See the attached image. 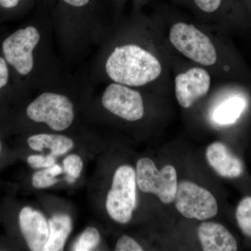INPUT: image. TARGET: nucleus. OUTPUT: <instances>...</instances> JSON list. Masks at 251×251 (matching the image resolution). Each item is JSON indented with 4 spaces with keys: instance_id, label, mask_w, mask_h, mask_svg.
<instances>
[{
    "instance_id": "f257e3e1",
    "label": "nucleus",
    "mask_w": 251,
    "mask_h": 251,
    "mask_svg": "<svg viewBox=\"0 0 251 251\" xmlns=\"http://www.w3.org/2000/svg\"><path fill=\"white\" fill-rule=\"evenodd\" d=\"M105 71L117 83L140 87L161 75V62L151 52L135 44L115 48L105 63Z\"/></svg>"
},
{
    "instance_id": "f03ea898",
    "label": "nucleus",
    "mask_w": 251,
    "mask_h": 251,
    "mask_svg": "<svg viewBox=\"0 0 251 251\" xmlns=\"http://www.w3.org/2000/svg\"><path fill=\"white\" fill-rule=\"evenodd\" d=\"M169 39L176 50L193 62L205 67L217 62V52L212 41L192 24L175 23L170 30Z\"/></svg>"
},
{
    "instance_id": "7ed1b4c3",
    "label": "nucleus",
    "mask_w": 251,
    "mask_h": 251,
    "mask_svg": "<svg viewBox=\"0 0 251 251\" xmlns=\"http://www.w3.org/2000/svg\"><path fill=\"white\" fill-rule=\"evenodd\" d=\"M136 173L129 166L117 168L107 196V211L120 224L129 222L136 205Z\"/></svg>"
},
{
    "instance_id": "20e7f679",
    "label": "nucleus",
    "mask_w": 251,
    "mask_h": 251,
    "mask_svg": "<svg viewBox=\"0 0 251 251\" xmlns=\"http://www.w3.org/2000/svg\"><path fill=\"white\" fill-rule=\"evenodd\" d=\"M27 115L32 121L46 123L52 130L62 131L72 125L74 105L65 96L45 92L28 105Z\"/></svg>"
},
{
    "instance_id": "39448f33",
    "label": "nucleus",
    "mask_w": 251,
    "mask_h": 251,
    "mask_svg": "<svg viewBox=\"0 0 251 251\" xmlns=\"http://www.w3.org/2000/svg\"><path fill=\"white\" fill-rule=\"evenodd\" d=\"M136 182L144 193H152L164 204L175 201L177 188V174L173 166L168 165L158 171L152 160L140 158L137 163Z\"/></svg>"
},
{
    "instance_id": "423d86ee",
    "label": "nucleus",
    "mask_w": 251,
    "mask_h": 251,
    "mask_svg": "<svg viewBox=\"0 0 251 251\" xmlns=\"http://www.w3.org/2000/svg\"><path fill=\"white\" fill-rule=\"evenodd\" d=\"M176 209L186 219L204 221L218 213V203L211 193L195 183H179L175 198Z\"/></svg>"
},
{
    "instance_id": "0eeeda50",
    "label": "nucleus",
    "mask_w": 251,
    "mask_h": 251,
    "mask_svg": "<svg viewBox=\"0 0 251 251\" xmlns=\"http://www.w3.org/2000/svg\"><path fill=\"white\" fill-rule=\"evenodd\" d=\"M40 40V34L35 27L18 29L6 38L2 44L5 59L18 74L26 75L34 67L33 51Z\"/></svg>"
},
{
    "instance_id": "6e6552de",
    "label": "nucleus",
    "mask_w": 251,
    "mask_h": 251,
    "mask_svg": "<svg viewBox=\"0 0 251 251\" xmlns=\"http://www.w3.org/2000/svg\"><path fill=\"white\" fill-rule=\"evenodd\" d=\"M101 101L106 110L127 121L141 120L145 112L139 92L117 82L105 89Z\"/></svg>"
},
{
    "instance_id": "1a4fd4ad",
    "label": "nucleus",
    "mask_w": 251,
    "mask_h": 251,
    "mask_svg": "<svg viewBox=\"0 0 251 251\" xmlns=\"http://www.w3.org/2000/svg\"><path fill=\"white\" fill-rule=\"evenodd\" d=\"M175 82L178 103L183 108H189L208 93L211 77L205 69L194 67L176 75Z\"/></svg>"
},
{
    "instance_id": "9d476101",
    "label": "nucleus",
    "mask_w": 251,
    "mask_h": 251,
    "mask_svg": "<svg viewBox=\"0 0 251 251\" xmlns=\"http://www.w3.org/2000/svg\"><path fill=\"white\" fill-rule=\"evenodd\" d=\"M19 224L30 250H44L50 234L49 222L44 216L39 211L26 206L20 212Z\"/></svg>"
},
{
    "instance_id": "9b49d317",
    "label": "nucleus",
    "mask_w": 251,
    "mask_h": 251,
    "mask_svg": "<svg viewBox=\"0 0 251 251\" xmlns=\"http://www.w3.org/2000/svg\"><path fill=\"white\" fill-rule=\"evenodd\" d=\"M208 163L218 175L225 178H237L244 172V165L224 143L211 144L206 151Z\"/></svg>"
},
{
    "instance_id": "f8f14e48",
    "label": "nucleus",
    "mask_w": 251,
    "mask_h": 251,
    "mask_svg": "<svg viewBox=\"0 0 251 251\" xmlns=\"http://www.w3.org/2000/svg\"><path fill=\"white\" fill-rule=\"evenodd\" d=\"M198 234L204 251H237L235 238L222 225L203 222L198 227Z\"/></svg>"
},
{
    "instance_id": "ddd939ff",
    "label": "nucleus",
    "mask_w": 251,
    "mask_h": 251,
    "mask_svg": "<svg viewBox=\"0 0 251 251\" xmlns=\"http://www.w3.org/2000/svg\"><path fill=\"white\" fill-rule=\"evenodd\" d=\"M49 238L43 251L64 250L68 237L72 232V219L64 214L54 215L49 220Z\"/></svg>"
},
{
    "instance_id": "4468645a",
    "label": "nucleus",
    "mask_w": 251,
    "mask_h": 251,
    "mask_svg": "<svg viewBox=\"0 0 251 251\" xmlns=\"http://www.w3.org/2000/svg\"><path fill=\"white\" fill-rule=\"evenodd\" d=\"M28 145L31 150L41 151L44 149H50V154L54 157L62 156L74 148V143L65 135L38 134L29 137Z\"/></svg>"
},
{
    "instance_id": "2eb2a0df",
    "label": "nucleus",
    "mask_w": 251,
    "mask_h": 251,
    "mask_svg": "<svg viewBox=\"0 0 251 251\" xmlns=\"http://www.w3.org/2000/svg\"><path fill=\"white\" fill-rule=\"evenodd\" d=\"M245 108L246 102L242 97H232L216 109L213 118L219 125H231L240 117Z\"/></svg>"
},
{
    "instance_id": "dca6fc26",
    "label": "nucleus",
    "mask_w": 251,
    "mask_h": 251,
    "mask_svg": "<svg viewBox=\"0 0 251 251\" xmlns=\"http://www.w3.org/2000/svg\"><path fill=\"white\" fill-rule=\"evenodd\" d=\"M62 173V168L59 165H52L44 171L34 173L32 176V185L36 188L50 187L58 182L59 179L55 177Z\"/></svg>"
},
{
    "instance_id": "f3484780",
    "label": "nucleus",
    "mask_w": 251,
    "mask_h": 251,
    "mask_svg": "<svg viewBox=\"0 0 251 251\" xmlns=\"http://www.w3.org/2000/svg\"><path fill=\"white\" fill-rule=\"evenodd\" d=\"M100 240V234L95 227H87L74 243L72 250L75 251H93L98 247Z\"/></svg>"
},
{
    "instance_id": "a211bd4d",
    "label": "nucleus",
    "mask_w": 251,
    "mask_h": 251,
    "mask_svg": "<svg viewBox=\"0 0 251 251\" xmlns=\"http://www.w3.org/2000/svg\"><path fill=\"white\" fill-rule=\"evenodd\" d=\"M239 228L247 237H251V196L244 198L236 211Z\"/></svg>"
},
{
    "instance_id": "6ab92c4d",
    "label": "nucleus",
    "mask_w": 251,
    "mask_h": 251,
    "mask_svg": "<svg viewBox=\"0 0 251 251\" xmlns=\"http://www.w3.org/2000/svg\"><path fill=\"white\" fill-rule=\"evenodd\" d=\"M63 164L64 172L67 174L68 182L70 184L75 182V180L80 176L83 168L82 158L76 154H71L64 160Z\"/></svg>"
},
{
    "instance_id": "aec40b11",
    "label": "nucleus",
    "mask_w": 251,
    "mask_h": 251,
    "mask_svg": "<svg viewBox=\"0 0 251 251\" xmlns=\"http://www.w3.org/2000/svg\"><path fill=\"white\" fill-rule=\"evenodd\" d=\"M196 9L204 14H214L217 12L224 3V0H187Z\"/></svg>"
},
{
    "instance_id": "412c9836",
    "label": "nucleus",
    "mask_w": 251,
    "mask_h": 251,
    "mask_svg": "<svg viewBox=\"0 0 251 251\" xmlns=\"http://www.w3.org/2000/svg\"><path fill=\"white\" fill-rule=\"evenodd\" d=\"M27 163L33 168H49L55 163V157L52 154L48 156L43 155H31L27 158Z\"/></svg>"
},
{
    "instance_id": "4be33fe9",
    "label": "nucleus",
    "mask_w": 251,
    "mask_h": 251,
    "mask_svg": "<svg viewBox=\"0 0 251 251\" xmlns=\"http://www.w3.org/2000/svg\"><path fill=\"white\" fill-rule=\"evenodd\" d=\"M117 251H143V249L138 242L128 236L123 235L120 237L116 244Z\"/></svg>"
},
{
    "instance_id": "5701e85b",
    "label": "nucleus",
    "mask_w": 251,
    "mask_h": 251,
    "mask_svg": "<svg viewBox=\"0 0 251 251\" xmlns=\"http://www.w3.org/2000/svg\"><path fill=\"white\" fill-rule=\"evenodd\" d=\"M9 80V69L7 64L2 57H0V89L5 87Z\"/></svg>"
},
{
    "instance_id": "b1692460",
    "label": "nucleus",
    "mask_w": 251,
    "mask_h": 251,
    "mask_svg": "<svg viewBox=\"0 0 251 251\" xmlns=\"http://www.w3.org/2000/svg\"><path fill=\"white\" fill-rule=\"evenodd\" d=\"M68 4L71 6H75V7H82L88 4L90 0H63Z\"/></svg>"
},
{
    "instance_id": "393cba45",
    "label": "nucleus",
    "mask_w": 251,
    "mask_h": 251,
    "mask_svg": "<svg viewBox=\"0 0 251 251\" xmlns=\"http://www.w3.org/2000/svg\"><path fill=\"white\" fill-rule=\"evenodd\" d=\"M19 1L20 0H0V6L9 9L17 6Z\"/></svg>"
},
{
    "instance_id": "a878e982",
    "label": "nucleus",
    "mask_w": 251,
    "mask_h": 251,
    "mask_svg": "<svg viewBox=\"0 0 251 251\" xmlns=\"http://www.w3.org/2000/svg\"><path fill=\"white\" fill-rule=\"evenodd\" d=\"M0 150H1V144H0Z\"/></svg>"
}]
</instances>
